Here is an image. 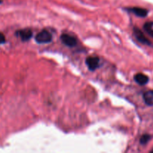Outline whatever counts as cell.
Masks as SVG:
<instances>
[{"instance_id":"cell-12","label":"cell","mask_w":153,"mask_h":153,"mask_svg":"<svg viewBox=\"0 0 153 153\" xmlns=\"http://www.w3.org/2000/svg\"><path fill=\"white\" fill-rule=\"evenodd\" d=\"M2 3V0H0V4H1Z\"/></svg>"},{"instance_id":"cell-3","label":"cell","mask_w":153,"mask_h":153,"mask_svg":"<svg viewBox=\"0 0 153 153\" xmlns=\"http://www.w3.org/2000/svg\"><path fill=\"white\" fill-rule=\"evenodd\" d=\"M61 40L65 46H69V47H73L77 44L76 39L73 36L69 35L67 34H63L61 36Z\"/></svg>"},{"instance_id":"cell-9","label":"cell","mask_w":153,"mask_h":153,"mask_svg":"<svg viewBox=\"0 0 153 153\" xmlns=\"http://www.w3.org/2000/svg\"><path fill=\"white\" fill-rule=\"evenodd\" d=\"M153 22H148L143 25V28L149 35L153 37Z\"/></svg>"},{"instance_id":"cell-2","label":"cell","mask_w":153,"mask_h":153,"mask_svg":"<svg viewBox=\"0 0 153 153\" xmlns=\"http://www.w3.org/2000/svg\"><path fill=\"white\" fill-rule=\"evenodd\" d=\"M86 65L91 71H94L100 67V58L98 57H88L85 61Z\"/></svg>"},{"instance_id":"cell-7","label":"cell","mask_w":153,"mask_h":153,"mask_svg":"<svg viewBox=\"0 0 153 153\" xmlns=\"http://www.w3.org/2000/svg\"><path fill=\"white\" fill-rule=\"evenodd\" d=\"M134 81L140 85H145L149 82V77L143 73H137L134 76Z\"/></svg>"},{"instance_id":"cell-1","label":"cell","mask_w":153,"mask_h":153,"mask_svg":"<svg viewBox=\"0 0 153 153\" xmlns=\"http://www.w3.org/2000/svg\"><path fill=\"white\" fill-rule=\"evenodd\" d=\"M35 40L37 43L43 44V43H49L52 42V36L50 32L47 30H42L38 33L35 37Z\"/></svg>"},{"instance_id":"cell-6","label":"cell","mask_w":153,"mask_h":153,"mask_svg":"<svg viewBox=\"0 0 153 153\" xmlns=\"http://www.w3.org/2000/svg\"><path fill=\"white\" fill-rule=\"evenodd\" d=\"M134 34L135 35L136 38L137 39L139 42L142 43L143 44L148 45V46H150L151 42L149 41L147 39V37L144 35V34L143 33V31L140 29H139L137 27H134Z\"/></svg>"},{"instance_id":"cell-4","label":"cell","mask_w":153,"mask_h":153,"mask_svg":"<svg viewBox=\"0 0 153 153\" xmlns=\"http://www.w3.org/2000/svg\"><path fill=\"white\" fill-rule=\"evenodd\" d=\"M32 31L30 28L19 30L16 31V35L18 36L21 39L22 41H28L32 37Z\"/></svg>"},{"instance_id":"cell-11","label":"cell","mask_w":153,"mask_h":153,"mask_svg":"<svg viewBox=\"0 0 153 153\" xmlns=\"http://www.w3.org/2000/svg\"><path fill=\"white\" fill-rule=\"evenodd\" d=\"M5 42H6L5 37H4V35L2 34V33L0 32V45L4 44Z\"/></svg>"},{"instance_id":"cell-10","label":"cell","mask_w":153,"mask_h":153,"mask_svg":"<svg viewBox=\"0 0 153 153\" xmlns=\"http://www.w3.org/2000/svg\"><path fill=\"white\" fill-rule=\"evenodd\" d=\"M151 139V136L149 134H143L141 136L140 139V142L141 144H146L149 141V140Z\"/></svg>"},{"instance_id":"cell-13","label":"cell","mask_w":153,"mask_h":153,"mask_svg":"<svg viewBox=\"0 0 153 153\" xmlns=\"http://www.w3.org/2000/svg\"><path fill=\"white\" fill-rule=\"evenodd\" d=\"M151 152H153V149H152V151H151Z\"/></svg>"},{"instance_id":"cell-5","label":"cell","mask_w":153,"mask_h":153,"mask_svg":"<svg viewBox=\"0 0 153 153\" xmlns=\"http://www.w3.org/2000/svg\"><path fill=\"white\" fill-rule=\"evenodd\" d=\"M125 10H127V11L131 12V13H133L134 15L139 16V17H146L147 16L148 13H149V11L146 9L139 7H126V8H125Z\"/></svg>"},{"instance_id":"cell-8","label":"cell","mask_w":153,"mask_h":153,"mask_svg":"<svg viewBox=\"0 0 153 153\" xmlns=\"http://www.w3.org/2000/svg\"><path fill=\"white\" fill-rule=\"evenodd\" d=\"M143 100L149 106H153V91H148L143 94Z\"/></svg>"}]
</instances>
